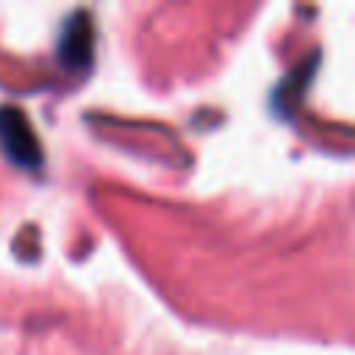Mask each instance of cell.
<instances>
[{
	"label": "cell",
	"instance_id": "6da1fadb",
	"mask_svg": "<svg viewBox=\"0 0 355 355\" xmlns=\"http://www.w3.org/2000/svg\"><path fill=\"white\" fill-rule=\"evenodd\" d=\"M0 147L6 155L22 166H36L39 164V141L28 125V119L17 108H3L0 111Z\"/></svg>",
	"mask_w": 355,
	"mask_h": 355
},
{
	"label": "cell",
	"instance_id": "7a4b0ae2",
	"mask_svg": "<svg viewBox=\"0 0 355 355\" xmlns=\"http://www.w3.org/2000/svg\"><path fill=\"white\" fill-rule=\"evenodd\" d=\"M92 53V28L89 22L78 14L67 31H64V42H61V58L69 64V67H80Z\"/></svg>",
	"mask_w": 355,
	"mask_h": 355
}]
</instances>
